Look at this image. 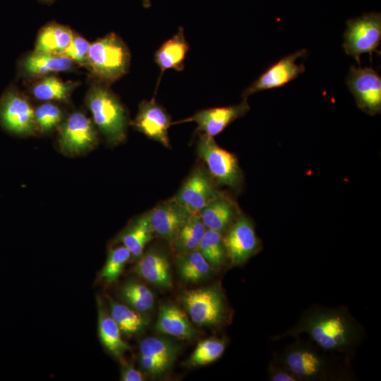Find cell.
<instances>
[{
	"mask_svg": "<svg viewBox=\"0 0 381 381\" xmlns=\"http://www.w3.org/2000/svg\"><path fill=\"white\" fill-rule=\"evenodd\" d=\"M307 334L321 350L327 353L351 356L361 343L364 329L346 308H325L314 306L306 310L298 322L284 333L276 335L277 341L286 337Z\"/></svg>",
	"mask_w": 381,
	"mask_h": 381,
	"instance_id": "1",
	"label": "cell"
},
{
	"mask_svg": "<svg viewBox=\"0 0 381 381\" xmlns=\"http://www.w3.org/2000/svg\"><path fill=\"white\" fill-rule=\"evenodd\" d=\"M273 358L292 372L300 381L340 380L349 378L340 365L317 346L297 340Z\"/></svg>",
	"mask_w": 381,
	"mask_h": 381,
	"instance_id": "2",
	"label": "cell"
},
{
	"mask_svg": "<svg viewBox=\"0 0 381 381\" xmlns=\"http://www.w3.org/2000/svg\"><path fill=\"white\" fill-rule=\"evenodd\" d=\"M87 105L95 124L110 143L125 140L127 114L114 94L104 86L95 85L88 92Z\"/></svg>",
	"mask_w": 381,
	"mask_h": 381,
	"instance_id": "3",
	"label": "cell"
},
{
	"mask_svg": "<svg viewBox=\"0 0 381 381\" xmlns=\"http://www.w3.org/2000/svg\"><path fill=\"white\" fill-rule=\"evenodd\" d=\"M130 59L125 43L116 35L110 33L90 44L87 65L95 77L112 83L126 73Z\"/></svg>",
	"mask_w": 381,
	"mask_h": 381,
	"instance_id": "4",
	"label": "cell"
},
{
	"mask_svg": "<svg viewBox=\"0 0 381 381\" xmlns=\"http://www.w3.org/2000/svg\"><path fill=\"white\" fill-rule=\"evenodd\" d=\"M182 303L194 323L200 326H219L226 318L224 294L218 285L183 291Z\"/></svg>",
	"mask_w": 381,
	"mask_h": 381,
	"instance_id": "5",
	"label": "cell"
},
{
	"mask_svg": "<svg viewBox=\"0 0 381 381\" xmlns=\"http://www.w3.org/2000/svg\"><path fill=\"white\" fill-rule=\"evenodd\" d=\"M381 40V14L371 12L349 19L344 33L343 48L345 53L353 57L358 66L360 56L365 53L372 56Z\"/></svg>",
	"mask_w": 381,
	"mask_h": 381,
	"instance_id": "6",
	"label": "cell"
},
{
	"mask_svg": "<svg viewBox=\"0 0 381 381\" xmlns=\"http://www.w3.org/2000/svg\"><path fill=\"white\" fill-rule=\"evenodd\" d=\"M197 153L206 164L210 175L219 184L232 188L239 186L242 175L236 157L219 147L213 137L201 133Z\"/></svg>",
	"mask_w": 381,
	"mask_h": 381,
	"instance_id": "7",
	"label": "cell"
},
{
	"mask_svg": "<svg viewBox=\"0 0 381 381\" xmlns=\"http://www.w3.org/2000/svg\"><path fill=\"white\" fill-rule=\"evenodd\" d=\"M227 260L233 266L243 265L260 248L253 222L241 215L223 235Z\"/></svg>",
	"mask_w": 381,
	"mask_h": 381,
	"instance_id": "8",
	"label": "cell"
},
{
	"mask_svg": "<svg viewBox=\"0 0 381 381\" xmlns=\"http://www.w3.org/2000/svg\"><path fill=\"white\" fill-rule=\"evenodd\" d=\"M346 85L361 109L370 115L380 112L381 77L375 70L351 66Z\"/></svg>",
	"mask_w": 381,
	"mask_h": 381,
	"instance_id": "9",
	"label": "cell"
},
{
	"mask_svg": "<svg viewBox=\"0 0 381 381\" xmlns=\"http://www.w3.org/2000/svg\"><path fill=\"white\" fill-rule=\"evenodd\" d=\"M307 50L302 49L281 58L270 66L252 84L244 90V99L258 92L284 86L306 71L303 64L296 63L298 58L305 56Z\"/></svg>",
	"mask_w": 381,
	"mask_h": 381,
	"instance_id": "10",
	"label": "cell"
},
{
	"mask_svg": "<svg viewBox=\"0 0 381 381\" xmlns=\"http://www.w3.org/2000/svg\"><path fill=\"white\" fill-rule=\"evenodd\" d=\"M0 123L16 135H28L34 131V110L25 97L14 89L6 91L0 99Z\"/></svg>",
	"mask_w": 381,
	"mask_h": 381,
	"instance_id": "11",
	"label": "cell"
},
{
	"mask_svg": "<svg viewBox=\"0 0 381 381\" xmlns=\"http://www.w3.org/2000/svg\"><path fill=\"white\" fill-rule=\"evenodd\" d=\"M139 363L147 373L159 377L171 368L179 348L172 341L163 337H150L140 343Z\"/></svg>",
	"mask_w": 381,
	"mask_h": 381,
	"instance_id": "12",
	"label": "cell"
},
{
	"mask_svg": "<svg viewBox=\"0 0 381 381\" xmlns=\"http://www.w3.org/2000/svg\"><path fill=\"white\" fill-rule=\"evenodd\" d=\"M219 195L210 174L198 167L186 179L174 198L192 214H198Z\"/></svg>",
	"mask_w": 381,
	"mask_h": 381,
	"instance_id": "13",
	"label": "cell"
},
{
	"mask_svg": "<svg viewBox=\"0 0 381 381\" xmlns=\"http://www.w3.org/2000/svg\"><path fill=\"white\" fill-rule=\"evenodd\" d=\"M146 214L153 233L174 243L179 230L193 214L173 198Z\"/></svg>",
	"mask_w": 381,
	"mask_h": 381,
	"instance_id": "14",
	"label": "cell"
},
{
	"mask_svg": "<svg viewBox=\"0 0 381 381\" xmlns=\"http://www.w3.org/2000/svg\"><path fill=\"white\" fill-rule=\"evenodd\" d=\"M59 145L68 154H79L92 147L97 141L96 131L83 114L75 112L60 126Z\"/></svg>",
	"mask_w": 381,
	"mask_h": 381,
	"instance_id": "15",
	"label": "cell"
},
{
	"mask_svg": "<svg viewBox=\"0 0 381 381\" xmlns=\"http://www.w3.org/2000/svg\"><path fill=\"white\" fill-rule=\"evenodd\" d=\"M171 124L169 115L154 98L140 104L133 121V126L137 131L166 147H170L168 131Z\"/></svg>",
	"mask_w": 381,
	"mask_h": 381,
	"instance_id": "16",
	"label": "cell"
},
{
	"mask_svg": "<svg viewBox=\"0 0 381 381\" xmlns=\"http://www.w3.org/2000/svg\"><path fill=\"white\" fill-rule=\"evenodd\" d=\"M250 109L247 99L236 105L200 110L194 115L176 123L193 121L197 132L214 137L223 131L234 121L244 116Z\"/></svg>",
	"mask_w": 381,
	"mask_h": 381,
	"instance_id": "17",
	"label": "cell"
},
{
	"mask_svg": "<svg viewBox=\"0 0 381 381\" xmlns=\"http://www.w3.org/2000/svg\"><path fill=\"white\" fill-rule=\"evenodd\" d=\"M134 272L149 283L162 288L171 289L172 279L167 256L157 249H150L139 258Z\"/></svg>",
	"mask_w": 381,
	"mask_h": 381,
	"instance_id": "18",
	"label": "cell"
},
{
	"mask_svg": "<svg viewBox=\"0 0 381 381\" xmlns=\"http://www.w3.org/2000/svg\"><path fill=\"white\" fill-rule=\"evenodd\" d=\"M189 47L185 38L183 29L180 27L178 32L166 40L155 52L154 60L160 69L157 86L164 72L167 69L181 71L184 68V60Z\"/></svg>",
	"mask_w": 381,
	"mask_h": 381,
	"instance_id": "19",
	"label": "cell"
},
{
	"mask_svg": "<svg viewBox=\"0 0 381 381\" xmlns=\"http://www.w3.org/2000/svg\"><path fill=\"white\" fill-rule=\"evenodd\" d=\"M98 335L104 347L116 359L123 361L126 352L131 347L121 338V332L105 308L101 298L97 297Z\"/></svg>",
	"mask_w": 381,
	"mask_h": 381,
	"instance_id": "20",
	"label": "cell"
},
{
	"mask_svg": "<svg viewBox=\"0 0 381 381\" xmlns=\"http://www.w3.org/2000/svg\"><path fill=\"white\" fill-rule=\"evenodd\" d=\"M155 328L162 334L181 339H191L197 333L186 315L169 303L160 306Z\"/></svg>",
	"mask_w": 381,
	"mask_h": 381,
	"instance_id": "21",
	"label": "cell"
},
{
	"mask_svg": "<svg viewBox=\"0 0 381 381\" xmlns=\"http://www.w3.org/2000/svg\"><path fill=\"white\" fill-rule=\"evenodd\" d=\"M207 229L224 234L236 220V209L232 202L219 195L198 213Z\"/></svg>",
	"mask_w": 381,
	"mask_h": 381,
	"instance_id": "22",
	"label": "cell"
},
{
	"mask_svg": "<svg viewBox=\"0 0 381 381\" xmlns=\"http://www.w3.org/2000/svg\"><path fill=\"white\" fill-rule=\"evenodd\" d=\"M73 36L68 27L52 22L39 32L35 52L61 55L69 45Z\"/></svg>",
	"mask_w": 381,
	"mask_h": 381,
	"instance_id": "23",
	"label": "cell"
},
{
	"mask_svg": "<svg viewBox=\"0 0 381 381\" xmlns=\"http://www.w3.org/2000/svg\"><path fill=\"white\" fill-rule=\"evenodd\" d=\"M153 231L147 214L133 220L118 236L121 242L134 258H139L145 245L152 238Z\"/></svg>",
	"mask_w": 381,
	"mask_h": 381,
	"instance_id": "24",
	"label": "cell"
},
{
	"mask_svg": "<svg viewBox=\"0 0 381 381\" xmlns=\"http://www.w3.org/2000/svg\"><path fill=\"white\" fill-rule=\"evenodd\" d=\"M72 66L73 61L66 56L35 52L28 55L22 64L23 71L32 75L66 71Z\"/></svg>",
	"mask_w": 381,
	"mask_h": 381,
	"instance_id": "25",
	"label": "cell"
},
{
	"mask_svg": "<svg viewBox=\"0 0 381 381\" xmlns=\"http://www.w3.org/2000/svg\"><path fill=\"white\" fill-rule=\"evenodd\" d=\"M176 266L180 277L188 282L205 279L214 270L197 249L179 253L176 259Z\"/></svg>",
	"mask_w": 381,
	"mask_h": 381,
	"instance_id": "26",
	"label": "cell"
},
{
	"mask_svg": "<svg viewBox=\"0 0 381 381\" xmlns=\"http://www.w3.org/2000/svg\"><path fill=\"white\" fill-rule=\"evenodd\" d=\"M109 302V314L124 335L131 337L137 334L147 325L148 320L141 313L110 298Z\"/></svg>",
	"mask_w": 381,
	"mask_h": 381,
	"instance_id": "27",
	"label": "cell"
},
{
	"mask_svg": "<svg viewBox=\"0 0 381 381\" xmlns=\"http://www.w3.org/2000/svg\"><path fill=\"white\" fill-rule=\"evenodd\" d=\"M197 250L215 270L222 268L227 259L223 234L214 230L206 229Z\"/></svg>",
	"mask_w": 381,
	"mask_h": 381,
	"instance_id": "28",
	"label": "cell"
},
{
	"mask_svg": "<svg viewBox=\"0 0 381 381\" xmlns=\"http://www.w3.org/2000/svg\"><path fill=\"white\" fill-rule=\"evenodd\" d=\"M206 229L199 214H193L179 230L174 241L175 248L179 253L196 250Z\"/></svg>",
	"mask_w": 381,
	"mask_h": 381,
	"instance_id": "29",
	"label": "cell"
},
{
	"mask_svg": "<svg viewBox=\"0 0 381 381\" xmlns=\"http://www.w3.org/2000/svg\"><path fill=\"white\" fill-rule=\"evenodd\" d=\"M119 294L128 306L140 313L147 312L154 306L152 292L137 281L126 282L121 287Z\"/></svg>",
	"mask_w": 381,
	"mask_h": 381,
	"instance_id": "30",
	"label": "cell"
},
{
	"mask_svg": "<svg viewBox=\"0 0 381 381\" xmlns=\"http://www.w3.org/2000/svg\"><path fill=\"white\" fill-rule=\"evenodd\" d=\"M75 86L76 83L71 81L64 82L54 76L46 77L33 87L32 94L40 100L66 101Z\"/></svg>",
	"mask_w": 381,
	"mask_h": 381,
	"instance_id": "31",
	"label": "cell"
},
{
	"mask_svg": "<svg viewBox=\"0 0 381 381\" xmlns=\"http://www.w3.org/2000/svg\"><path fill=\"white\" fill-rule=\"evenodd\" d=\"M226 341L220 339H209L201 341L187 361L188 366H199L217 361L224 353Z\"/></svg>",
	"mask_w": 381,
	"mask_h": 381,
	"instance_id": "32",
	"label": "cell"
},
{
	"mask_svg": "<svg viewBox=\"0 0 381 381\" xmlns=\"http://www.w3.org/2000/svg\"><path fill=\"white\" fill-rule=\"evenodd\" d=\"M131 257L130 251L123 245L111 249L100 271L99 279L108 284L116 282Z\"/></svg>",
	"mask_w": 381,
	"mask_h": 381,
	"instance_id": "33",
	"label": "cell"
},
{
	"mask_svg": "<svg viewBox=\"0 0 381 381\" xmlns=\"http://www.w3.org/2000/svg\"><path fill=\"white\" fill-rule=\"evenodd\" d=\"M35 124L42 131H49L56 127L61 121L62 113L56 106L47 103L34 110Z\"/></svg>",
	"mask_w": 381,
	"mask_h": 381,
	"instance_id": "34",
	"label": "cell"
},
{
	"mask_svg": "<svg viewBox=\"0 0 381 381\" xmlns=\"http://www.w3.org/2000/svg\"><path fill=\"white\" fill-rule=\"evenodd\" d=\"M90 47V44L83 37L73 35L69 45L61 55L80 65H86L87 64Z\"/></svg>",
	"mask_w": 381,
	"mask_h": 381,
	"instance_id": "35",
	"label": "cell"
},
{
	"mask_svg": "<svg viewBox=\"0 0 381 381\" xmlns=\"http://www.w3.org/2000/svg\"><path fill=\"white\" fill-rule=\"evenodd\" d=\"M267 376L270 381H300L292 372L274 358L270 362Z\"/></svg>",
	"mask_w": 381,
	"mask_h": 381,
	"instance_id": "36",
	"label": "cell"
},
{
	"mask_svg": "<svg viewBox=\"0 0 381 381\" xmlns=\"http://www.w3.org/2000/svg\"><path fill=\"white\" fill-rule=\"evenodd\" d=\"M145 379L143 373L129 365H124L121 371L122 381H143Z\"/></svg>",
	"mask_w": 381,
	"mask_h": 381,
	"instance_id": "37",
	"label": "cell"
},
{
	"mask_svg": "<svg viewBox=\"0 0 381 381\" xmlns=\"http://www.w3.org/2000/svg\"><path fill=\"white\" fill-rule=\"evenodd\" d=\"M143 6L145 8H150L151 6V3L150 0H142Z\"/></svg>",
	"mask_w": 381,
	"mask_h": 381,
	"instance_id": "38",
	"label": "cell"
},
{
	"mask_svg": "<svg viewBox=\"0 0 381 381\" xmlns=\"http://www.w3.org/2000/svg\"><path fill=\"white\" fill-rule=\"evenodd\" d=\"M39 2L42 4H47L48 5H50L53 4L56 0H38Z\"/></svg>",
	"mask_w": 381,
	"mask_h": 381,
	"instance_id": "39",
	"label": "cell"
}]
</instances>
